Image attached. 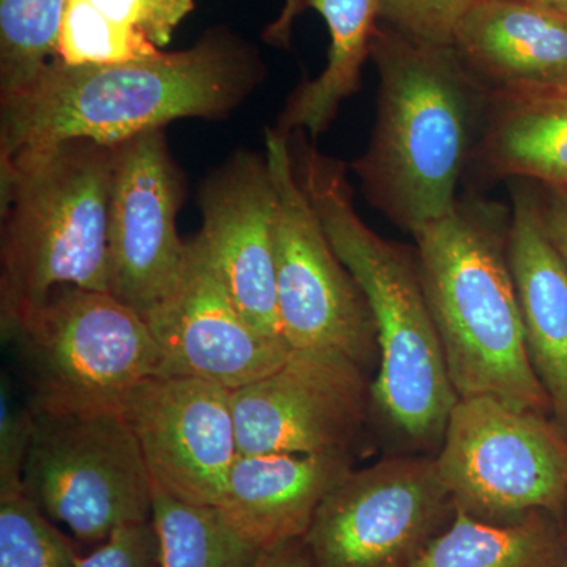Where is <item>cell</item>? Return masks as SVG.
<instances>
[{
	"label": "cell",
	"mask_w": 567,
	"mask_h": 567,
	"mask_svg": "<svg viewBox=\"0 0 567 567\" xmlns=\"http://www.w3.org/2000/svg\"><path fill=\"white\" fill-rule=\"evenodd\" d=\"M509 223L506 204L466 192L453 210L412 237L458 399L488 395L551 416L525 342L507 260Z\"/></svg>",
	"instance_id": "4"
},
{
	"label": "cell",
	"mask_w": 567,
	"mask_h": 567,
	"mask_svg": "<svg viewBox=\"0 0 567 567\" xmlns=\"http://www.w3.org/2000/svg\"><path fill=\"white\" fill-rule=\"evenodd\" d=\"M543 210L547 233L567 264V193L543 188Z\"/></svg>",
	"instance_id": "30"
},
{
	"label": "cell",
	"mask_w": 567,
	"mask_h": 567,
	"mask_svg": "<svg viewBox=\"0 0 567 567\" xmlns=\"http://www.w3.org/2000/svg\"><path fill=\"white\" fill-rule=\"evenodd\" d=\"M145 322L158 346L159 375L192 377L230 391L270 374L293 352L238 311L197 237L189 240L188 267L177 289Z\"/></svg>",
	"instance_id": "14"
},
{
	"label": "cell",
	"mask_w": 567,
	"mask_h": 567,
	"mask_svg": "<svg viewBox=\"0 0 567 567\" xmlns=\"http://www.w3.org/2000/svg\"><path fill=\"white\" fill-rule=\"evenodd\" d=\"M511 197L507 260L537 379L551 417L567 434V264L544 221L543 188L525 178L505 182Z\"/></svg>",
	"instance_id": "16"
},
{
	"label": "cell",
	"mask_w": 567,
	"mask_h": 567,
	"mask_svg": "<svg viewBox=\"0 0 567 567\" xmlns=\"http://www.w3.org/2000/svg\"><path fill=\"white\" fill-rule=\"evenodd\" d=\"M470 169L483 182L525 178L567 193V84L491 92Z\"/></svg>",
	"instance_id": "19"
},
{
	"label": "cell",
	"mask_w": 567,
	"mask_h": 567,
	"mask_svg": "<svg viewBox=\"0 0 567 567\" xmlns=\"http://www.w3.org/2000/svg\"><path fill=\"white\" fill-rule=\"evenodd\" d=\"M477 0H380L379 22L416 43L453 47L461 21Z\"/></svg>",
	"instance_id": "26"
},
{
	"label": "cell",
	"mask_w": 567,
	"mask_h": 567,
	"mask_svg": "<svg viewBox=\"0 0 567 567\" xmlns=\"http://www.w3.org/2000/svg\"><path fill=\"white\" fill-rule=\"evenodd\" d=\"M298 14L311 7L322 14L330 32L327 65L315 80L301 82L290 93L275 130L286 136L303 132L311 140L330 128L346 100L363 85L379 28L380 0H295Z\"/></svg>",
	"instance_id": "20"
},
{
	"label": "cell",
	"mask_w": 567,
	"mask_h": 567,
	"mask_svg": "<svg viewBox=\"0 0 567 567\" xmlns=\"http://www.w3.org/2000/svg\"><path fill=\"white\" fill-rule=\"evenodd\" d=\"M32 425L31 409L14 410L3 386L0 405V492L24 488L22 475L31 445Z\"/></svg>",
	"instance_id": "28"
},
{
	"label": "cell",
	"mask_w": 567,
	"mask_h": 567,
	"mask_svg": "<svg viewBox=\"0 0 567 567\" xmlns=\"http://www.w3.org/2000/svg\"><path fill=\"white\" fill-rule=\"evenodd\" d=\"M276 203L267 155L237 152L200 185L203 229L196 237L245 319L260 333L284 339L276 295Z\"/></svg>",
	"instance_id": "15"
},
{
	"label": "cell",
	"mask_w": 567,
	"mask_h": 567,
	"mask_svg": "<svg viewBox=\"0 0 567 567\" xmlns=\"http://www.w3.org/2000/svg\"><path fill=\"white\" fill-rule=\"evenodd\" d=\"M32 416L22 483L44 516L99 546L152 520L155 484L122 412Z\"/></svg>",
	"instance_id": "7"
},
{
	"label": "cell",
	"mask_w": 567,
	"mask_h": 567,
	"mask_svg": "<svg viewBox=\"0 0 567 567\" xmlns=\"http://www.w3.org/2000/svg\"><path fill=\"white\" fill-rule=\"evenodd\" d=\"M371 59L379 73L375 121L350 169L365 203L412 235L456 205L491 91L456 48L416 43L380 22Z\"/></svg>",
	"instance_id": "3"
},
{
	"label": "cell",
	"mask_w": 567,
	"mask_h": 567,
	"mask_svg": "<svg viewBox=\"0 0 567 567\" xmlns=\"http://www.w3.org/2000/svg\"><path fill=\"white\" fill-rule=\"evenodd\" d=\"M354 468L352 453L240 454L215 507L257 550L301 539Z\"/></svg>",
	"instance_id": "17"
},
{
	"label": "cell",
	"mask_w": 567,
	"mask_h": 567,
	"mask_svg": "<svg viewBox=\"0 0 567 567\" xmlns=\"http://www.w3.org/2000/svg\"><path fill=\"white\" fill-rule=\"evenodd\" d=\"M115 144L66 140L0 159V331L58 287L107 290Z\"/></svg>",
	"instance_id": "5"
},
{
	"label": "cell",
	"mask_w": 567,
	"mask_h": 567,
	"mask_svg": "<svg viewBox=\"0 0 567 567\" xmlns=\"http://www.w3.org/2000/svg\"><path fill=\"white\" fill-rule=\"evenodd\" d=\"M432 454H395L352 473L303 536L311 567H413L454 516Z\"/></svg>",
	"instance_id": "10"
},
{
	"label": "cell",
	"mask_w": 567,
	"mask_h": 567,
	"mask_svg": "<svg viewBox=\"0 0 567 567\" xmlns=\"http://www.w3.org/2000/svg\"><path fill=\"white\" fill-rule=\"evenodd\" d=\"M241 567H311L303 537L262 548Z\"/></svg>",
	"instance_id": "29"
},
{
	"label": "cell",
	"mask_w": 567,
	"mask_h": 567,
	"mask_svg": "<svg viewBox=\"0 0 567 567\" xmlns=\"http://www.w3.org/2000/svg\"><path fill=\"white\" fill-rule=\"evenodd\" d=\"M78 567H162V550L153 522L115 532L87 557H76Z\"/></svg>",
	"instance_id": "27"
},
{
	"label": "cell",
	"mask_w": 567,
	"mask_h": 567,
	"mask_svg": "<svg viewBox=\"0 0 567 567\" xmlns=\"http://www.w3.org/2000/svg\"><path fill=\"white\" fill-rule=\"evenodd\" d=\"M70 0H0V100L54 61Z\"/></svg>",
	"instance_id": "24"
},
{
	"label": "cell",
	"mask_w": 567,
	"mask_h": 567,
	"mask_svg": "<svg viewBox=\"0 0 567 567\" xmlns=\"http://www.w3.org/2000/svg\"><path fill=\"white\" fill-rule=\"evenodd\" d=\"M193 10L194 0H70L55 59L103 65L153 58Z\"/></svg>",
	"instance_id": "21"
},
{
	"label": "cell",
	"mask_w": 567,
	"mask_h": 567,
	"mask_svg": "<svg viewBox=\"0 0 567 567\" xmlns=\"http://www.w3.org/2000/svg\"><path fill=\"white\" fill-rule=\"evenodd\" d=\"M152 522L162 567H241L259 551L215 506L183 502L156 486Z\"/></svg>",
	"instance_id": "23"
},
{
	"label": "cell",
	"mask_w": 567,
	"mask_h": 567,
	"mask_svg": "<svg viewBox=\"0 0 567 567\" xmlns=\"http://www.w3.org/2000/svg\"><path fill=\"white\" fill-rule=\"evenodd\" d=\"M6 341L17 347L32 412H122L162 364L144 317L80 287H58Z\"/></svg>",
	"instance_id": "6"
},
{
	"label": "cell",
	"mask_w": 567,
	"mask_h": 567,
	"mask_svg": "<svg viewBox=\"0 0 567 567\" xmlns=\"http://www.w3.org/2000/svg\"><path fill=\"white\" fill-rule=\"evenodd\" d=\"M565 514L535 511L511 524H491L456 507L413 567H559Z\"/></svg>",
	"instance_id": "22"
},
{
	"label": "cell",
	"mask_w": 567,
	"mask_h": 567,
	"mask_svg": "<svg viewBox=\"0 0 567 567\" xmlns=\"http://www.w3.org/2000/svg\"><path fill=\"white\" fill-rule=\"evenodd\" d=\"M185 194L164 128L115 144L107 290L144 319L174 293L188 267L189 240L177 230Z\"/></svg>",
	"instance_id": "12"
},
{
	"label": "cell",
	"mask_w": 567,
	"mask_h": 567,
	"mask_svg": "<svg viewBox=\"0 0 567 567\" xmlns=\"http://www.w3.org/2000/svg\"><path fill=\"white\" fill-rule=\"evenodd\" d=\"M233 402L240 454L352 453L372 413V382L346 354L293 350Z\"/></svg>",
	"instance_id": "11"
},
{
	"label": "cell",
	"mask_w": 567,
	"mask_h": 567,
	"mask_svg": "<svg viewBox=\"0 0 567 567\" xmlns=\"http://www.w3.org/2000/svg\"><path fill=\"white\" fill-rule=\"evenodd\" d=\"M295 20H297L295 0H284L281 14H279L278 20H276L274 24H270L271 32H274L276 37L287 39V37L292 35Z\"/></svg>",
	"instance_id": "31"
},
{
	"label": "cell",
	"mask_w": 567,
	"mask_h": 567,
	"mask_svg": "<svg viewBox=\"0 0 567 567\" xmlns=\"http://www.w3.org/2000/svg\"><path fill=\"white\" fill-rule=\"evenodd\" d=\"M76 557L24 488L0 492V567H78Z\"/></svg>",
	"instance_id": "25"
},
{
	"label": "cell",
	"mask_w": 567,
	"mask_h": 567,
	"mask_svg": "<svg viewBox=\"0 0 567 567\" xmlns=\"http://www.w3.org/2000/svg\"><path fill=\"white\" fill-rule=\"evenodd\" d=\"M434 458L454 506L477 520L567 511V434L551 416L488 395L458 399Z\"/></svg>",
	"instance_id": "8"
},
{
	"label": "cell",
	"mask_w": 567,
	"mask_h": 567,
	"mask_svg": "<svg viewBox=\"0 0 567 567\" xmlns=\"http://www.w3.org/2000/svg\"><path fill=\"white\" fill-rule=\"evenodd\" d=\"M265 78L259 51L227 29L188 50L103 65L48 63L20 92L0 100V159L55 142L117 144L181 118L221 121Z\"/></svg>",
	"instance_id": "1"
},
{
	"label": "cell",
	"mask_w": 567,
	"mask_h": 567,
	"mask_svg": "<svg viewBox=\"0 0 567 567\" xmlns=\"http://www.w3.org/2000/svg\"><path fill=\"white\" fill-rule=\"evenodd\" d=\"M454 48L491 92L567 84V17L518 0H477Z\"/></svg>",
	"instance_id": "18"
},
{
	"label": "cell",
	"mask_w": 567,
	"mask_h": 567,
	"mask_svg": "<svg viewBox=\"0 0 567 567\" xmlns=\"http://www.w3.org/2000/svg\"><path fill=\"white\" fill-rule=\"evenodd\" d=\"M290 151L301 188L374 315L379 371L372 412L412 453L434 456L458 395L416 248L383 237L361 218L346 163L324 155L303 132L290 136Z\"/></svg>",
	"instance_id": "2"
},
{
	"label": "cell",
	"mask_w": 567,
	"mask_h": 567,
	"mask_svg": "<svg viewBox=\"0 0 567 567\" xmlns=\"http://www.w3.org/2000/svg\"><path fill=\"white\" fill-rule=\"evenodd\" d=\"M565 527H566L565 551H563V558H561V563H559V567H567V511L565 514Z\"/></svg>",
	"instance_id": "33"
},
{
	"label": "cell",
	"mask_w": 567,
	"mask_h": 567,
	"mask_svg": "<svg viewBox=\"0 0 567 567\" xmlns=\"http://www.w3.org/2000/svg\"><path fill=\"white\" fill-rule=\"evenodd\" d=\"M234 391L192 377L153 375L123 405L153 484L215 506L240 456Z\"/></svg>",
	"instance_id": "13"
},
{
	"label": "cell",
	"mask_w": 567,
	"mask_h": 567,
	"mask_svg": "<svg viewBox=\"0 0 567 567\" xmlns=\"http://www.w3.org/2000/svg\"><path fill=\"white\" fill-rule=\"evenodd\" d=\"M276 194V295L282 338L292 350H333L364 369L379 364L368 298L338 256L295 173L290 140L267 130Z\"/></svg>",
	"instance_id": "9"
},
{
	"label": "cell",
	"mask_w": 567,
	"mask_h": 567,
	"mask_svg": "<svg viewBox=\"0 0 567 567\" xmlns=\"http://www.w3.org/2000/svg\"><path fill=\"white\" fill-rule=\"evenodd\" d=\"M518 2L532 3L540 9L557 11L567 17V0H518Z\"/></svg>",
	"instance_id": "32"
}]
</instances>
